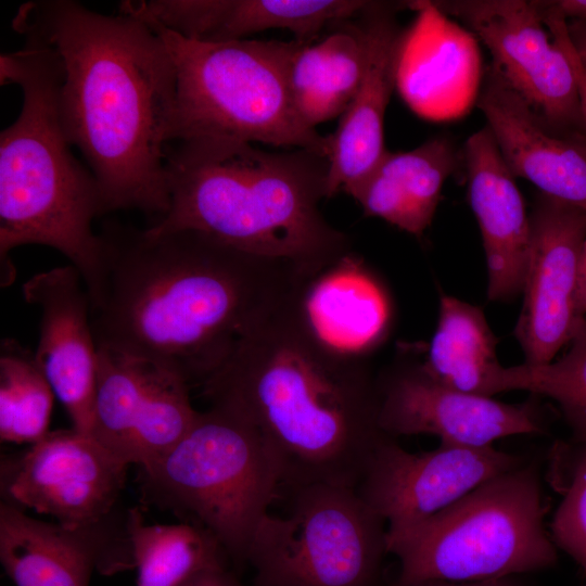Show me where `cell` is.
Returning a JSON list of instances; mask_svg holds the SVG:
<instances>
[{
	"label": "cell",
	"instance_id": "cell-21",
	"mask_svg": "<svg viewBox=\"0 0 586 586\" xmlns=\"http://www.w3.org/2000/svg\"><path fill=\"white\" fill-rule=\"evenodd\" d=\"M462 161L470 204L483 239L488 300H513L524 284L531 244L530 214L486 125L468 138Z\"/></svg>",
	"mask_w": 586,
	"mask_h": 586
},
{
	"label": "cell",
	"instance_id": "cell-36",
	"mask_svg": "<svg viewBox=\"0 0 586 586\" xmlns=\"http://www.w3.org/2000/svg\"><path fill=\"white\" fill-rule=\"evenodd\" d=\"M413 586H520L509 577L494 578L476 582H448V581H429Z\"/></svg>",
	"mask_w": 586,
	"mask_h": 586
},
{
	"label": "cell",
	"instance_id": "cell-35",
	"mask_svg": "<svg viewBox=\"0 0 586 586\" xmlns=\"http://www.w3.org/2000/svg\"><path fill=\"white\" fill-rule=\"evenodd\" d=\"M575 307L578 317L586 316V239L578 266Z\"/></svg>",
	"mask_w": 586,
	"mask_h": 586
},
{
	"label": "cell",
	"instance_id": "cell-34",
	"mask_svg": "<svg viewBox=\"0 0 586 586\" xmlns=\"http://www.w3.org/2000/svg\"><path fill=\"white\" fill-rule=\"evenodd\" d=\"M565 22L568 36L573 50L583 67L586 69V23L574 20Z\"/></svg>",
	"mask_w": 586,
	"mask_h": 586
},
{
	"label": "cell",
	"instance_id": "cell-26",
	"mask_svg": "<svg viewBox=\"0 0 586 586\" xmlns=\"http://www.w3.org/2000/svg\"><path fill=\"white\" fill-rule=\"evenodd\" d=\"M364 0H205L199 18L202 41L245 39L247 35L282 28L296 41L313 42L328 24L360 15Z\"/></svg>",
	"mask_w": 586,
	"mask_h": 586
},
{
	"label": "cell",
	"instance_id": "cell-16",
	"mask_svg": "<svg viewBox=\"0 0 586 586\" xmlns=\"http://www.w3.org/2000/svg\"><path fill=\"white\" fill-rule=\"evenodd\" d=\"M24 300L40 309L36 361L74 429L91 435L98 377V346L91 302L78 270L55 267L29 278Z\"/></svg>",
	"mask_w": 586,
	"mask_h": 586
},
{
	"label": "cell",
	"instance_id": "cell-20",
	"mask_svg": "<svg viewBox=\"0 0 586 586\" xmlns=\"http://www.w3.org/2000/svg\"><path fill=\"white\" fill-rule=\"evenodd\" d=\"M408 8L417 17L405 30L396 88L423 118L461 117L476 103L483 77L476 38L432 1H411Z\"/></svg>",
	"mask_w": 586,
	"mask_h": 586
},
{
	"label": "cell",
	"instance_id": "cell-29",
	"mask_svg": "<svg viewBox=\"0 0 586 586\" xmlns=\"http://www.w3.org/2000/svg\"><path fill=\"white\" fill-rule=\"evenodd\" d=\"M568 353L556 361L501 367L496 394L527 391L553 399L576 438L586 440V316L575 326Z\"/></svg>",
	"mask_w": 586,
	"mask_h": 586
},
{
	"label": "cell",
	"instance_id": "cell-27",
	"mask_svg": "<svg viewBox=\"0 0 586 586\" xmlns=\"http://www.w3.org/2000/svg\"><path fill=\"white\" fill-rule=\"evenodd\" d=\"M126 532L137 586H181L204 570L232 568L219 542L196 525L146 524L135 507L126 511Z\"/></svg>",
	"mask_w": 586,
	"mask_h": 586
},
{
	"label": "cell",
	"instance_id": "cell-33",
	"mask_svg": "<svg viewBox=\"0 0 586 586\" xmlns=\"http://www.w3.org/2000/svg\"><path fill=\"white\" fill-rule=\"evenodd\" d=\"M540 13L586 23V0L537 1Z\"/></svg>",
	"mask_w": 586,
	"mask_h": 586
},
{
	"label": "cell",
	"instance_id": "cell-5",
	"mask_svg": "<svg viewBox=\"0 0 586 586\" xmlns=\"http://www.w3.org/2000/svg\"><path fill=\"white\" fill-rule=\"evenodd\" d=\"M20 50L1 54L0 82L23 93L16 119L0 133L1 286L15 279L11 251L40 244L63 254L81 276L91 305L104 279V245L92 229L105 213L99 184L73 154L59 102L54 50L23 35Z\"/></svg>",
	"mask_w": 586,
	"mask_h": 586
},
{
	"label": "cell",
	"instance_id": "cell-12",
	"mask_svg": "<svg viewBox=\"0 0 586 586\" xmlns=\"http://www.w3.org/2000/svg\"><path fill=\"white\" fill-rule=\"evenodd\" d=\"M190 385L143 357L98 346L91 435L128 464L146 466L173 448L199 411Z\"/></svg>",
	"mask_w": 586,
	"mask_h": 586
},
{
	"label": "cell",
	"instance_id": "cell-13",
	"mask_svg": "<svg viewBox=\"0 0 586 586\" xmlns=\"http://www.w3.org/2000/svg\"><path fill=\"white\" fill-rule=\"evenodd\" d=\"M377 388L380 429L395 438L431 434L443 445L481 448L506 436L546 432L536 403L506 404L456 390L411 357L381 372Z\"/></svg>",
	"mask_w": 586,
	"mask_h": 586
},
{
	"label": "cell",
	"instance_id": "cell-10",
	"mask_svg": "<svg viewBox=\"0 0 586 586\" xmlns=\"http://www.w3.org/2000/svg\"><path fill=\"white\" fill-rule=\"evenodd\" d=\"M129 466L90 434L49 431L27 449L2 457V501L64 526L111 524L120 521L117 507Z\"/></svg>",
	"mask_w": 586,
	"mask_h": 586
},
{
	"label": "cell",
	"instance_id": "cell-15",
	"mask_svg": "<svg viewBox=\"0 0 586 586\" xmlns=\"http://www.w3.org/2000/svg\"><path fill=\"white\" fill-rule=\"evenodd\" d=\"M531 244L524 302L514 329L525 362L552 361L570 343L576 322L578 266L586 239V209L539 192L530 214Z\"/></svg>",
	"mask_w": 586,
	"mask_h": 586
},
{
	"label": "cell",
	"instance_id": "cell-3",
	"mask_svg": "<svg viewBox=\"0 0 586 586\" xmlns=\"http://www.w3.org/2000/svg\"><path fill=\"white\" fill-rule=\"evenodd\" d=\"M303 294L237 345L202 385L257 429L276 458L281 493L314 483L356 488L378 445L377 377L366 357L340 351L314 330Z\"/></svg>",
	"mask_w": 586,
	"mask_h": 586
},
{
	"label": "cell",
	"instance_id": "cell-6",
	"mask_svg": "<svg viewBox=\"0 0 586 586\" xmlns=\"http://www.w3.org/2000/svg\"><path fill=\"white\" fill-rule=\"evenodd\" d=\"M145 502L209 532L238 573L254 534L281 494L276 458L239 410L211 402L180 441L139 467Z\"/></svg>",
	"mask_w": 586,
	"mask_h": 586
},
{
	"label": "cell",
	"instance_id": "cell-18",
	"mask_svg": "<svg viewBox=\"0 0 586 586\" xmlns=\"http://www.w3.org/2000/svg\"><path fill=\"white\" fill-rule=\"evenodd\" d=\"M0 561L15 586H89L94 570L113 574L135 568L126 520L69 527L0 504Z\"/></svg>",
	"mask_w": 586,
	"mask_h": 586
},
{
	"label": "cell",
	"instance_id": "cell-22",
	"mask_svg": "<svg viewBox=\"0 0 586 586\" xmlns=\"http://www.w3.org/2000/svg\"><path fill=\"white\" fill-rule=\"evenodd\" d=\"M459 161L462 153L445 136L406 152L386 150L352 198L365 216L382 218L420 238L431 225L443 186Z\"/></svg>",
	"mask_w": 586,
	"mask_h": 586
},
{
	"label": "cell",
	"instance_id": "cell-31",
	"mask_svg": "<svg viewBox=\"0 0 586 586\" xmlns=\"http://www.w3.org/2000/svg\"><path fill=\"white\" fill-rule=\"evenodd\" d=\"M539 14L553 41L564 53L572 67L577 85L583 122L586 129V69L583 67L570 42L566 31V22L553 15L542 14L540 12Z\"/></svg>",
	"mask_w": 586,
	"mask_h": 586
},
{
	"label": "cell",
	"instance_id": "cell-37",
	"mask_svg": "<svg viewBox=\"0 0 586 586\" xmlns=\"http://www.w3.org/2000/svg\"><path fill=\"white\" fill-rule=\"evenodd\" d=\"M583 586H586V585H583Z\"/></svg>",
	"mask_w": 586,
	"mask_h": 586
},
{
	"label": "cell",
	"instance_id": "cell-23",
	"mask_svg": "<svg viewBox=\"0 0 586 586\" xmlns=\"http://www.w3.org/2000/svg\"><path fill=\"white\" fill-rule=\"evenodd\" d=\"M303 308L321 339L359 357L377 343L387 318L383 294L352 252L307 284Z\"/></svg>",
	"mask_w": 586,
	"mask_h": 586
},
{
	"label": "cell",
	"instance_id": "cell-17",
	"mask_svg": "<svg viewBox=\"0 0 586 586\" xmlns=\"http://www.w3.org/2000/svg\"><path fill=\"white\" fill-rule=\"evenodd\" d=\"M476 106L514 178L586 209V133L557 128L536 112L491 62Z\"/></svg>",
	"mask_w": 586,
	"mask_h": 586
},
{
	"label": "cell",
	"instance_id": "cell-8",
	"mask_svg": "<svg viewBox=\"0 0 586 586\" xmlns=\"http://www.w3.org/2000/svg\"><path fill=\"white\" fill-rule=\"evenodd\" d=\"M538 464L527 460L482 483L417 526L386 535L399 561L395 586L476 582L549 569L557 547L545 527Z\"/></svg>",
	"mask_w": 586,
	"mask_h": 586
},
{
	"label": "cell",
	"instance_id": "cell-25",
	"mask_svg": "<svg viewBox=\"0 0 586 586\" xmlns=\"http://www.w3.org/2000/svg\"><path fill=\"white\" fill-rule=\"evenodd\" d=\"M497 342L480 307L442 294L437 328L423 365L448 386L493 397L502 367L496 355Z\"/></svg>",
	"mask_w": 586,
	"mask_h": 586
},
{
	"label": "cell",
	"instance_id": "cell-4",
	"mask_svg": "<svg viewBox=\"0 0 586 586\" xmlns=\"http://www.w3.org/2000/svg\"><path fill=\"white\" fill-rule=\"evenodd\" d=\"M169 207L153 233L191 230L314 279L351 253L322 216L329 160L311 151L268 152L251 142L194 138L167 148Z\"/></svg>",
	"mask_w": 586,
	"mask_h": 586
},
{
	"label": "cell",
	"instance_id": "cell-30",
	"mask_svg": "<svg viewBox=\"0 0 586 586\" xmlns=\"http://www.w3.org/2000/svg\"><path fill=\"white\" fill-rule=\"evenodd\" d=\"M565 464L563 497L550 522V536L586 572V440L574 437Z\"/></svg>",
	"mask_w": 586,
	"mask_h": 586
},
{
	"label": "cell",
	"instance_id": "cell-2",
	"mask_svg": "<svg viewBox=\"0 0 586 586\" xmlns=\"http://www.w3.org/2000/svg\"><path fill=\"white\" fill-rule=\"evenodd\" d=\"M13 27L58 56L63 125L99 184L105 213L164 216L176 71L162 38L131 13L105 15L72 0L25 3Z\"/></svg>",
	"mask_w": 586,
	"mask_h": 586
},
{
	"label": "cell",
	"instance_id": "cell-11",
	"mask_svg": "<svg viewBox=\"0 0 586 586\" xmlns=\"http://www.w3.org/2000/svg\"><path fill=\"white\" fill-rule=\"evenodd\" d=\"M432 3L486 46L492 63L536 112L557 128L586 133L572 67L545 26L536 0Z\"/></svg>",
	"mask_w": 586,
	"mask_h": 586
},
{
	"label": "cell",
	"instance_id": "cell-24",
	"mask_svg": "<svg viewBox=\"0 0 586 586\" xmlns=\"http://www.w3.org/2000/svg\"><path fill=\"white\" fill-rule=\"evenodd\" d=\"M367 47L361 24H336L317 43L300 42L289 68V88L301 120L315 129L340 117L356 94L366 67Z\"/></svg>",
	"mask_w": 586,
	"mask_h": 586
},
{
	"label": "cell",
	"instance_id": "cell-32",
	"mask_svg": "<svg viewBox=\"0 0 586 586\" xmlns=\"http://www.w3.org/2000/svg\"><path fill=\"white\" fill-rule=\"evenodd\" d=\"M181 586H257L253 582L241 581L239 573L232 568H213L192 576Z\"/></svg>",
	"mask_w": 586,
	"mask_h": 586
},
{
	"label": "cell",
	"instance_id": "cell-14",
	"mask_svg": "<svg viewBox=\"0 0 586 586\" xmlns=\"http://www.w3.org/2000/svg\"><path fill=\"white\" fill-rule=\"evenodd\" d=\"M526 459L495 448L440 444L410 453L386 436L374 449L356 486L386 523V535L419 525L466 494Z\"/></svg>",
	"mask_w": 586,
	"mask_h": 586
},
{
	"label": "cell",
	"instance_id": "cell-28",
	"mask_svg": "<svg viewBox=\"0 0 586 586\" xmlns=\"http://www.w3.org/2000/svg\"><path fill=\"white\" fill-rule=\"evenodd\" d=\"M55 394L35 354L17 341L0 345V437L34 444L49 432Z\"/></svg>",
	"mask_w": 586,
	"mask_h": 586
},
{
	"label": "cell",
	"instance_id": "cell-9",
	"mask_svg": "<svg viewBox=\"0 0 586 586\" xmlns=\"http://www.w3.org/2000/svg\"><path fill=\"white\" fill-rule=\"evenodd\" d=\"M247 553L257 586H379L386 523L349 486L314 483L284 492Z\"/></svg>",
	"mask_w": 586,
	"mask_h": 586
},
{
	"label": "cell",
	"instance_id": "cell-7",
	"mask_svg": "<svg viewBox=\"0 0 586 586\" xmlns=\"http://www.w3.org/2000/svg\"><path fill=\"white\" fill-rule=\"evenodd\" d=\"M142 20L164 41L176 71L171 142L224 138L295 146L329 160L330 135L306 126L292 103L289 68L298 41H198Z\"/></svg>",
	"mask_w": 586,
	"mask_h": 586
},
{
	"label": "cell",
	"instance_id": "cell-1",
	"mask_svg": "<svg viewBox=\"0 0 586 586\" xmlns=\"http://www.w3.org/2000/svg\"><path fill=\"white\" fill-rule=\"evenodd\" d=\"M104 279L91 307L97 346L146 358L203 385L259 322L311 279L191 230L107 224Z\"/></svg>",
	"mask_w": 586,
	"mask_h": 586
},
{
	"label": "cell",
	"instance_id": "cell-19",
	"mask_svg": "<svg viewBox=\"0 0 586 586\" xmlns=\"http://www.w3.org/2000/svg\"><path fill=\"white\" fill-rule=\"evenodd\" d=\"M404 4L371 1L360 14L367 58L361 84L330 135L327 196L348 195L361 186L383 154L384 117L396 88L405 30L396 21Z\"/></svg>",
	"mask_w": 586,
	"mask_h": 586
}]
</instances>
